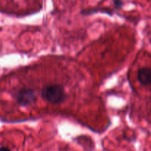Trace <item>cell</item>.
<instances>
[{
    "label": "cell",
    "instance_id": "cell-1",
    "mask_svg": "<svg viewBox=\"0 0 151 151\" xmlns=\"http://www.w3.org/2000/svg\"><path fill=\"white\" fill-rule=\"evenodd\" d=\"M42 97L52 104H60L67 98V94L61 84H53L43 88Z\"/></svg>",
    "mask_w": 151,
    "mask_h": 151
},
{
    "label": "cell",
    "instance_id": "cell-2",
    "mask_svg": "<svg viewBox=\"0 0 151 151\" xmlns=\"http://www.w3.org/2000/svg\"><path fill=\"white\" fill-rule=\"evenodd\" d=\"M14 97L19 105L24 107L33 105L37 101L35 91L31 88L20 89L15 93Z\"/></svg>",
    "mask_w": 151,
    "mask_h": 151
},
{
    "label": "cell",
    "instance_id": "cell-3",
    "mask_svg": "<svg viewBox=\"0 0 151 151\" xmlns=\"http://www.w3.org/2000/svg\"><path fill=\"white\" fill-rule=\"evenodd\" d=\"M137 78L140 84L144 86L151 84V68L148 67H143L139 69L137 72Z\"/></svg>",
    "mask_w": 151,
    "mask_h": 151
},
{
    "label": "cell",
    "instance_id": "cell-4",
    "mask_svg": "<svg viewBox=\"0 0 151 151\" xmlns=\"http://www.w3.org/2000/svg\"><path fill=\"white\" fill-rule=\"evenodd\" d=\"M114 4L116 7H121L123 5V1L122 0H114Z\"/></svg>",
    "mask_w": 151,
    "mask_h": 151
},
{
    "label": "cell",
    "instance_id": "cell-5",
    "mask_svg": "<svg viewBox=\"0 0 151 151\" xmlns=\"http://www.w3.org/2000/svg\"><path fill=\"white\" fill-rule=\"evenodd\" d=\"M0 151H10V149L7 147H0Z\"/></svg>",
    "mask_w": 151,
    "mask_h": 151
}]
</instances>
